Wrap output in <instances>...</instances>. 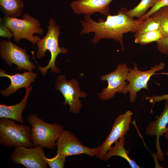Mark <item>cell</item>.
<instances>
[{"instance_id": "obj_11", "label": "cell", "mask_w": 168, "mask_h": 168, "mask_svg": "<svg viewBox=\"0 0 168 168\" xmlns=\"http://www.w3.org/2000/svg\"><path fill=\"white\" fill-rule=\"evenodd\" d=\"M129 70V68L126 64L119 63L114 71L102 76L101 80L107 81L108 85L98 94L99 99L102 100H110L114 97L116 92L121 93L128 84L125 81Z\"/></svg>"}, {"instance_id": "obj_24", "label": "cell", "mask_w": 168, "mask_h": 168, "mask_svg": "<svg viewBox=\"0 0 168 168\" xmlns=\"http://www.w3.org/2000/svg\"><path fill=\"white\" fill-rule=\"evenodd\" d=\"M167 6H168V0H159L149 11L138 19L140 20H144L158 9Z\"/></svg>"}, {"instance_id": "obj_21", "label": "cell", "mask_w": 168, "mask_h": 168, "mask_svg": "<svg viewBox=\"0 0 168 168\" xmlns=\"http://www.w3.org/2000/svg\"><path fill=\"white\" fill-rule=\"evenodd\" d=\"M163 37L159 29L149 31L135 37V43L145 45L153 42H157Z\"/></svg>"}, {"instance_id": "obj_12", "label": "cell", "mask_w": 168, "mask_h": 168, "mask_svg": "<svg viewBox=\"0 0 168 168\" xmlns=\"http://www.w3.org/2000/svg\"><path fill=\"white\" fill-rule=\"evenodd\" d=\"M57 154L67 157L85 154L95 156V149L83 145L79 140L70 131L64 130L60 134L56 143Z\"/></svg>"}, {"instance_id": "obj_3", "label": "cell", "mask_w": 168, "mask_h": 168, "mask_svg": "<svg viewBox=\"0 0 168 168\" xmlns=\"http://www.w3.org/2000/svg\"><path fill=\"white\" fill-rule=\"evenodd\" d=\"M27 120L32 127L31 140L33 146L54 149L58 137L64 130L63 127L58 123H48L36 114L28 115Z\"/></svg>"}, {"instance_id": "obj_15", "label": "cell", "mask_w": 168, "mask_h": 168, "mask_svg": "<svg viewBox=\"0 0 168 168\" xmlns=\"http://www.w3.org/2000/svg\"><path fill=\"white\" fill-rule=\"evenodd\" d=\"M37 75V74L31 71H24L23 73H18L13 75H9L5 73V70L0 68V77H7L11 80L10 86L6 89L0 91L1 95L7 97L21 88L25 87L27 89L34 81Z\"/></svg>"}, {"instance_id": "obj_9", "label": "cell", "mask_w": 168, "mask_h": 168, "mask_svg": "<svg viewBox=\"0 0 168 168\" xmlns=\"http://www.w3.org/2000/svg\"><path fill=\"white\" fill-rule=\"evenodd\" d=\"M44 148L39 145L33 148L14 147L10 156L11 160L14 164H21L26 168H47Z\"/></svg>"}, {"instance_id": "obj_18", "label": "cell", "mask_w": 168, "mask_h": 168, "mask_svg": "<svg viewBox=\"0 0 168 168\" xmlns=\"http://www.w3.org/2000/svg\"><path fill=\"white\" fill-rule=\"evenodd\" d=\"M0 7L5 16L17 18L22 12L24 2L22 0H0Z\"/></svg>"}, {"instance_id": "obj_19", "label": "cell", "mask_w": 168, "mask_h": 168, "mask_svg": "<svg viewBox=\"0 0 168 168\" xmlns=\"http://www.w3.org/2000/svg\"><path fill=\"white\" fill-rule=\"evenodd\" d=\"M158 22L163 37L168 35V6L162 7L150 16Z\"/></svg>"}, {"instance_id": "obj_6", "label": "cell", "mask_w": 168, "mask_h": 168, "mask_svg": "<svg viewBox=\"0 0 168 168\" xmlns=\"http://www.w3.org/2000/svg\"><path fill=\"white\" fill-rule=\"evenodd\" d=\"M133 69L129 68L127 80L129 83L124 88L122 92L124 94L129 93V101L130 103H134L137 97V93L141 89H148L147 83L151 77L156 74V72L163 70L165 67L164 62L155 65L150 69L145 71L139 70L137 64H133Z\"/></svg>"}, {"instance_id": "obj_28", "label": "cell", "mask_w": 168, "mask_h": 168, "mask_svg": "<svg viewBox=\"0 0 168 168\" xmlns=\"http://www.w3.org/2000/svg\"><path fill=\"white\" fill-rule=\"evenodd\" d=\"M164 137L166 138V139L168 141V133H165L164 134ZM167 155L168 156V152H167L166 153Z\"/></svg>"}, {"instance_id": "obj_5", "label": "cell", "mask_w": 168, "mask_h": 168, "mask_svg": "<svg viewBox=\"0 0 168 168\" xmlns=\"http://www.w3.org/2000/svg\"><path fill=\"white\" fill-rule=\"evenodd\" d=\"M22 19L5 16L3 18L4 23L14 34L13 40L18 43L25 39L35 45L40 39L39 36H33L35 33L42 35L45 31L41 27L39 21L27 13L24 14Z\"/></svg>"}, {"instance_id": "obj_23", "label": "cell", "mask_w": 168, "mask_h": 168, "mask_svg": "<svg viewBox=\"0 0 168 168\" xmlns=\"http://www.w3.org/2000/svg\"><path fill=\"white\" fill-rule=\"evenodd\" d=\"M66 157L62 155L57 154L55 156L51 158H48L45 156L44 160L50 168H63L66 161Z\"/></svg>"}, {"instance_id": "obj_4", "label": "cell", "mask_w": 168, "mask_h": 168, "mask_svg": "<svg viewBox=\"0 0 168 168\" xmlns=\"http://www.w3.org/2000/svg\"><path fill=\"white\" fill-rule=\"evenodd\" d=\"M31 128L28 125L16 124L12 119H0V144L6 147L33 146L31 140Z\"/></svg>"}, {"instance_id": "obj_26", "label": "cell", "mask_w": 168, "mask_h": 168, "mask_svg": "<svg viewBox=\"0 0 168 168\" xmlns=\"http://www.w3.org/2000/svg\"><path fill=\"white\" fill-rule=\"evenodd\" d=\"M0 36L7 37L10 40L11 37L14 36V34L11 29L2 22V18H0Z\"/></svg>"}, {"instance_id": "obj_7", "label": "cell", "mask_w": 168, "mask_h": 168, "mask_svg": "<svg viewBox=\"0 0 168 168\" xmlns=\"http://www.w3.org/2000/svg\"><path fill=\"white\" fill-rule=\"evenodd\" d=\"M132 114L131 111L128 110L115 118L109 134L102 143L95 148V156L102 160L112 144L124 137L129 129Z\"/></svg>"}, {"instance_id": "obj_22", "label": "cell", "mask_w": 168, "mask_h": 168, "mask_svg": "<svg viewBox=\"0 0 168 168\" xmlns=\"http://www.w3.org/2000/svg\"><path fill=\"white\" fill-rule=\"evenodd\" d=\"M159 23L150 16L144 20L138 30L135 33L134 37L152 30L159 29Z\"/></svg>"}, {"instance_id": "obj_2", "label": "cell", "mask_w": 168, "mask_h": 168, "mask_svg": "<svg viewBox=\"0 0 168 168\" xmlns=\"http://www.w3.org/2000/svg\"><path fill=\"white\" fill-rule=\"evenodd\" d=\"M60 29L59 26L57 25L54 20L50 18L49 21L47 34L43 38L41 39L36 43L38 48L36 53L37 58H42L44 57L47 50H49L51 53V58L48 65L44 67L40 66L33 57L38 66V69L44 76L45 75L47 71L49 68H51L52 72L59 73L61 70L57 68L55 65L57 57L60 53L66 54L68 53L67 49L64 47H59L58 37L60 33Z\"/></svg>"}, {"instance_id": "obj_8", "label": "cell", "mask_w": 168, "mask_h": 168, "mask_svg": "<svg viewBox=\"0 0 168 168\" xmlns=\"http://www.w3.org/2000/svg\"><path fill=\"white\" fill-rule=\"evenodd\" d=\"M55 88L62 93L65 99L63 104L69 105V111L75 114L79 113L82 106L79 98H86L87 94L80 91L78 82L74 79L67 80L64 75H60L57 78Z\"/></svg>"}, {"instance_id": "obj_13", "label": "cell", "mask_w": 168, "mask_h": 168, "mask_svg": "<svg viewBox=\"0 0 168 168\" xmlns=\"http://www.w3.org/2000/svg\"><path fill=\"white\" fill-rule=\"evenodd\" d=\"M113 0H76L71 3L73 12L90 16L96 12L105 16L110 15V4Z\"/></svg>"}, {"instance_id": "obj_1", "label": "cell", "mask_w": 168, "mask_h": 168, "mask_svg": "<svg viewBox=\"0 0 168 168\" xmlns=\"http://www.w3.org/2000/svg\"><path fill=\"white\" fill-rule=\"evenodd\" d=\"M127 10L123 7L117 12L116 15L110 14L107 16L105 20L99 18L98 21L92 20L89 16L85 15L84 20L80 21L82 26L80 34L94 32L95 35L91 42L95 44L103 39H113L120 43L121 50L124 51V34L129 32L135 33L144 21L130 18L126 14Z\"/></svg>"}, {"instance_id": "obj_16", "label": "cell", "mask_w": 168, "mask_h": 168, "mask_svg": "<svg viewBox=\"0 0 168 168\" xmlns=\"http://www.w3.org/2000/svg\"><path fill=\"white\" fill-rule=\"evenodd\" d=\"M32 86L27 88L25 95L19 103L12 105H0V118H6L12 119L23 124L24 121L22 114L27 104L28 98L32 90Z\"/></svg>"}, {"instance_id": "obj_25", "label": "cell", "mask_w": 168, "mask_h": 168, "mask_svg": "<svg viewBox=\"0 0 168 168\" xmlns=\"http://www.w3.org/2000/svg\"><path fill=\"white\" fill-rule=\"evenodd\" d=\"M156 42L158 49L161 53L168 55V35L163 37Z\"/></svg>"}, {"instance_id": "obj_14", "label": "cell", "mask_w": 168, "mask_h": 168, "mask_svg": "<svg viewBox=\"0 0 168 168\" xmlns=\"http://www.w3.org/2000/svg\"><path fill=\"white\" fill-rule=\"evenodd\" d=\"M168 100H166L163 110L159 117L155 121L149 123L146 128V134L151 137L156 136L157 156L159 160L164 159L163 153L161 148L159 138L164 134L168 133Z\"/></svg>"}, {"instance_id": "obj_27", "label": "cell", "mask_w": 168, "mask_h": 168, "mask_svg": "<svg viewBox=\"0 0 168 168\" xmlns=\"http://www.w3.org/2000/svg\"><path fill=\"white\" fill-rule=\"evenodd\" d=\"M145 99L149 100L150 103L153 104L152 109L156 102H159L163 100H168V94L157 96L153 95L150 97L146 96Z\"/></svg>"}, {"instance_id": "obj_20", "label": "cell", "mask_w": 168, "mask_h": 168, "mask_svg": "<svg viewBox=\"0 0 168 168\" xmlns=\"http://www.w3.org/2000/svg\"><path fill=\"white\" fill-rule=\"evenodd\" d=\"M159 0H141L135 7L127 10L126 14L130 18L135 17L139 18L146 14L149 8L153 7Z\"/></svg>"}, {"instance_id": "obj_17", "label": "cell", "mask_w": 168, "mask_h": 168, "mask_svg": "<svg viewBox=\"0 0 168 168\" xmlns=\"http://www.w3.org/2000/svg\"><path fill=\"white\" fill-rule=\"evenodd\" d=\"M125 137L120 138L115 143L114 147H111L106 153L102 160L104 161L108 160L111 157L115 156H120L124 158L132 168H140L135 162L128 155L129 151L125 149L124 147Z\"/></svg>"}, {"instance_id": "obj_10", "label": "cell", "mask_w": 168, "mask_h": 168, "mask_svg": "<svg viewBox=\"0 0 168 168\" xmlns=\"http://www.w3.org/2000/svg\"><path fill=\"white\" fill-rule=\"evenodd\" d=\"M0 54L2 58L9 65L14 63L17 69L31 71L36 67L29 59L26 49L13 44L10 40H5L0 42Z\"/></svg>"}]
</instances>
